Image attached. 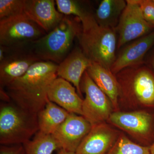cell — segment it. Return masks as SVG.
I'll return each mask as SVG.
<instances>
[{"mask_svg":"<svg viewBox=\"0 0 154 154\" xmlns=\"http://www.w3.org/2000/svg\"><path fill=\"white\" fill-rule=\"evenodd\" d=\"M119 135L117 130L105 122L93 125L75 154H107Z\"/></svg>","mask_w":154,"mask_h":154,"instance_id":"cell-10","label":"cell"},{"mask_svg":"<svg viewBox=\"0 0 154 154\" xmlns=\"http://www.w3.org/2000/svg\"><path fill=\"white\" fill-rule=\"evenodd\" d=\"M92 125L82 116L70 113L53 136L60 149L75 153L84 138L90 132Z\"/></svg>","mask_w":154,"mask_h":154,"instance_id":"cell-9","label":"cell"},{"mask_svg":"<svg viewBox=\"0 0 154 154\" xmlns=\"http://www.w3.org/2000/svg\"><path fill=\"white\" fill-rule=\"evenodd\" d=\"M140 8L145 19L154 26V2L153 0H135Z\"/></svg>","mask_w":154,"mask_h":154,"instance_id":"cell-24","label":"cell"},{"mask_svg":"<svg viewBox=\"0 0 154 154\" xmlns=\"http://www.w3.org/2000/svg\"><path fill=\"white\" fill-rule=\"evenodd\" d=\"M80 20L81 29L77 38L81 49L93 63L110 69L116 57L118 37L116 29L99 25L94 16L88 12Z\"/></svg>","mask_w":154,"mask_h":154,"instance_id":"cell-2","label":"cell"},{"mask_svg":"<svg viewBox=\"0 0 154 154\" xmlns=\"http://www.w3.org/2000/svg\"><path fill=\"white\" fill-rule=\"evenodd\" d=\"M153 2H154V0H153Z\"/></svg>","mask_w":154,"mask_h":154,"instance_id":"cell-29","label":"cell"},{"mask_svg":"<svg viewBox=\"0 0 154 154\" xmlns=\"http://www.w3.org/2000/svg\"><path fill=\"white\" fill-rule=\"evenodd\" d=\"M58 66L57 64L46 61L33 64L25 74L5 88L11 102L38 114L48 101V90L58 77Z\"/></svg>","mask_w":154,"mask_h":154,"instance_id":"cell-1","label":"cell"},{"mask_svg":"<svg viewBox=\"0 0 154 154\" xmlns=\"http://www.w3.org/2000/svg\"><path fill=\"white\" fill-rule=\"evenodd\" d=\"M0 154H25V152L22 144L1 145Z\"/></svg>","mask_w":154,"mask_h":154,"instance_id":"cell-25","label":"cell"},{"mask_svg":"<svg viewBox=\"0 0 154 154\" xmlns=\"http://www.w3.org/2000/svg\"><path fill=\"white\" fill-rule=\"evenodd\" d=\"M57 154H75V153L67 151L64 150L63 149H60L59 150Z\"/></svg>","mask_w":154,"mask_h":154,"instance_id":"cell-26","label":"cell"},{"mask_svg":"<svg viewBox=\"0 0 154 154\" xmlns=\"http://www.w3.org/2000/svg\"><path fill=\"white\" fill-rule=\"evenodd\" d=\"M24 13L46 33L55 28L64 17L56 10L53 0H25Z\"/></svg>","mask_w":154,"mask_h":154,"instance_id":"cell-11","label":"cell"},{"mask_svg":"<svg viewBox=\"0 0 154 154\" xmlns=\"http://www.w3.org/2000/svg\"><path fill=\"white\" fill-rule=\"evenodd\" d=\"M38 131V114L25 110L11 101L1 103V145H23Z\"/></svg>","mask_w":154,"mask_h":154,"instance_id":"cell-4","label":"cell"},{"mask_svg":"<svg viewBox=\"0 0 154 154\" xmlns=\"http://www.w3.org/2000/svg\"><path fill=\"white\" fill-rule=\"evenodd\" d=\"M92 63L81 48H75L59 64L57 77L72 84L76 89L77 93L82 98L81 80L85 72Z\"/></svg>","mask_w":154,"mask_h":154,"instance_id":"cell-15","label":"cell"},{"mask_svg":"<svg viewBox=\"0 0 154 154\" xmlns=\"http://www.w3.org/2000/svg\"><path fill=\"white\" fill-rule=\"evenodd\" d=\"M120 94L133 97L142 105L154 106V71L143 64L128 67L116 75Z\"/></svg>","mask_w":154,"mask_h":154,"instance_id":"cell-5","label":"cell"},{"mask_svg":"<svg viewBox=\"0 0 154 154\" xmlns=\"http://www.w3.org/2000/svg\"><path fill=\"white\" fill-rule=\"evenodd\" d=\"M48 100L60 106L69 113L82 116L83 99L70 83L57 77L50 87Z\"/></svg>","mask_w":154,"mask_h":154,"instance_id":"cell-16","label":"cell"},{"mask_svg":"<svg viewBox=\"0 0 154 154\" xmlns=\"http://www.w3.org/2000/svg\"><path fill=\"white\" fill-rule=\"evenodd\" d=\"M80 22L78 17L64 16L52 30L32 43L30 51L40 60L59 64L69 53L81 30Z\"/></svg>","mask_w":154,"mask_h":154,"instance_id":"cell-3","label":"cell"},{"mask_svg":"<svg viewBox=\"0 0 154 154\" xmlns=\"http://www.w3.org/2000/svg\"><path fill=\"white\" fill-rule=\"evenodd\" d=\"M14 54L6 56L0 63L1 89L8 87L14 80L25 74L30 67L39 60L31 51L19 49Z\"/></svg>","mask_w":154,"mask_h":154,"instance_id":"cell-13","label":"cell"},{"mask_svg":"<svg viewBox=\"0 0 154 154\" xmlns=\"http://www.w3.org/2000/svg\"><path fill=\"white\" fill-rule=\"evenodd\" d=\"M150 66H149L154 71V52L152 55L151 58L150 62Z\"/></svg>","mask_w":154,"mask_h":154,"instance_id":"cell-27","label":"cell"},{"mask_svg":"<svg viewBox=\"0 0 154 154\" xmlns=\"http://www.w3.org/2000/svg\"><path fill=\"white\" fill-rule=\"evenodd\" d=\"M108 120L128 133L140 137H146L151 133L153 122L152 116L144 111H115Z\"/></svg>","mask_w":154,"mask_h":154,"instance_id":"cell-14","label":"cell"},{"mask_svg":"<svg viewBox=\"0 0 154 154\" xmlns=\"http://www.w3.org/2000/svg\"><path fill=\"white\" fill-rule=\"evenodd\" d=\"M107 154H150L149 146L135 143L121 134Z\"/></svg>","mask_w":154,"mask_h":154,"instance_id":"cell-21","label":"cell"},{"mask_svg":"<svg viewBox=\"0 0 154 154\" xmlns=\"http://www.w3.org/2000/svg\"><path fill=\"white\" fill-rule=\"evenodd\" d=\"M126 5L124 0H103L94 16L96 22L103 27L115 29Z\"/></svg>","mask_w":154,"mask_h":154,"instance_id":"cell-19","label":"cell"},{"mask_svg":"<svg viewBox=\"0 0 154 154\" xmlns=\"http://www.w3.org/2000/svg\"><path fill=\"white\" fill-rule=\"evenodd\" d=\"M86 71L97 86L108 96L114 109H117L120 88L117 79L111 70L99 64L93 63Z\"/></svg>","mask_w":154,"mask_h":154,"instance_id":"cell-17","label":"cell"},{"mask_svg":"<svg viewBox=\"0 0 154 154\" xmlns=\"http://www.w3.org/2000/svg\"><path fill=\"white\" fill-rule=\"evenodd\" d=\"M25 0H0V20L24 14Z\"/></svg>","mask_w":154,"mask_h":154,"instance_id":"cell-22","label":"cell"},{"mask_svg":"<svg viewBox=\"0 0 154 154\" xmlns=\"http://www.w3.org/2000/svg\"><path fill=\"white\" fill-rule=\"evenodd\" d=\"M81 89L85 94V99H83L82 116L92 126L108 120L114 109L113 104L87 71L81 80Z\"/></svg>","mask_w":154,"mask_h":154,"instance_id":"cell-7","label":"cell"},{"mask_svg":"<svg viewBox=\"0 0 154 154\" xmlns=\"http://www.w3.org/2000/svg\"><path fill=\"white\" fill-rule=\"evenodd\" d=\"M46 34L24 14L0 20V44L9 49H21Z\"/></svg>","mask_w":154,"mask_h":154,"instance_id":"cell-6","label":"cell"},{"mask_svg":"<svg viewBox=\"0 0 154 154\" xmlns=\"http://www.w3.org/2000/svg\"><path fill=\"white\" fill-rule=\"evenodd\" d=\"M70 113L48 100L44 108L38 113L39 131L52 135L66 120Z\"/></svg>","mask_w":154,"mask_h":154,"instance_id":"cell-18","label":"cell"},{"mask_svg":"<svg viewBox=\"0 0 154 154\" xmlns=\"http://www.w3.org/2000/svg\"><path fill=\"white\" fill-rule=\"evenodd\" d=\"M150 154H154V142L149 146Z\"/></svg>","mask_w":154,"mask_h":154,"instance_id":"cell-28","label":"cell"},{"mask_svg":"<svg viewBox=\"0 0 154 154\" xmlns=\"http://www.w3.org/2000/svg\"><path fill=\"white\" fill-rule=\"evenodd\" d=\"M23 146L25 154H52L55 150L60 149L52 135L45 134L40 131Z\"/></svg>","mask_w":154,"mask_h":154,"instance_id":"cell-20","label":"cell"},{"mask_svg":"<svg viewBox=\"0 0 154 154\" xmlns=\"http://www.w3.org/2000/svg\"><path fill=\"white\" fill-rule=\"evenodd\" d=\"M57 11L63 15H72L82 19L86 12L81 8L76 1L73 0H56Z\"/></svg>","mask_w":154,"mask_h":154,"instance_id":"cell-23","label":"cell"},{"mask_svg":"<svg viewBox=\"0 0 154 154\" xmlns=\"http://www.w3.org/2000/svg\"><path fill=\"white\" fill-rule=\"evenodd\" d=\"M154 45V30L125 47L116 58L110 70L115 75L128 67L143 64L147 53Z\"/></svg>","mask_w":154,"mask_h":154,"instance_id":"cell-12","label":"cell"},{"mask_svg":"<svg viewBox=\"0 0 154 154\" xmlns=\"http://www.w3.org/2000/svg\"><path fill=\"white\" fill-rule=\"evenodd\" d=\"M127 5L115 28L118 35L117 49L142 37L154 30L145 19L135 0H127Z\"/></svg>","mask_w":154,"mask_h":154,"instance_id":"cell-8","label":"cell"}]
</instances>
